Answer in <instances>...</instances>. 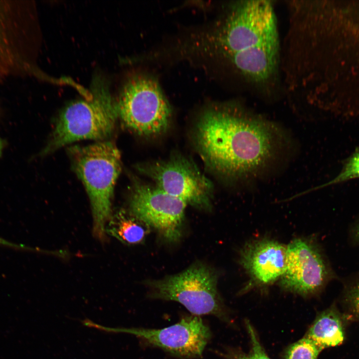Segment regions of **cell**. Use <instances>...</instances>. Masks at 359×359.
<instances>
[{
    "mask_svg": "<svg viewBox=\"0 0 359 359\" xmlns=\"http://www.w3.org/2000/svg\"><path fill=\"white\" fill-rule=\"evenodd\" d=\"M184 45L186 53L218 60L243 92L267 98L283 93L282 45L272 0L229 2L211 28Z\"/></svg>",
    "mask_w": 359,
    "mask_h": 359,
    "instance_id": "cell-1",
    "label": "cell"
},
{
    "mask_svg": "<svg viewBox=\"0 0 359 359\" xmlns=\"http://www.w3.org/2000/svg\"><path fill=\"white\" fill-rule=\"evenodd\" d=\"M193 137L206 166L231 180L255 176L275 157L283 142L275 125L236 102L204 110Z\"/></svg>",
    "mask_w": 359,
    "mask_h": 359,
    "instance_id": "cell-2",
    "label": "cell"
},
{
    "mask_svg": "<svg viewBox=\"0 0 359 359\" xmlns=\"http://www.w3.org/2000/svg\"><path fill=\"white\" fill-rule=\"evenodd\" d=\"M72 166L87 192L93 216V235L105 239V228L113 214L114 189L121 171V154L110 141L68 149Z\"/></svg>",
    "mask_w": 359,
    "mask_h": 359,
    "instance_id": "cell-3",
    "label": "cell"
},
{
    "mask_svg": "<svg viewBox=\"0 0 359 359\" xmlns=\"http://www.w3.org/2000/svg\"><path fill=\"white\" fill-rule=\"evenodd\" d=\"M91 92L90 99L73 101L61 110L43 155L76 141L111 136L118 117L117 101L103 80L96 79Z\"/></svg>",
    "mask_w": 359,
    "mask_h": 359,
    "instance_id": "cell-4",
    "label": "cell"
},
{
    "mask_svg": "<svg viewBox=\"0 0 359 359\" xmlns=\"http://www.w3.org/2000/svg\"><path fill=\"white\" fill-rule=\"evenodd\" d=\"M117 105L124 125L139 135H160L170 124L171 106L151 76L139 74L130 78L122 89Z\"/></svg>",
    "mask_w": 359,
    "mask_h": 359,
    "instance_id": "cell-5",
    "label": "cell"
},
{
    "mask_svg": "<svg viewBox=\"0 0 359 359\" xmlns=\"http://www.w3.org/2000/svg\"><path fill=\"white\" fill-rule=\"evenodd\" d=\"M217 275L207 265H192L184 271L148 281L152 298L178 302L197 316L223 318V303L217 289Z\"/></svg>",
    "mask_w": 359,
    "mask_h": 359,
    "instance_id": "cell-6",
    "label": "cell"
},
{
    "mask_svg": "<svg viewBox=\"0 0 359 359\" xmlns=\"http://www.w3.org/2000/svg\"><path fill=\"white\" fill-rule=\"evenodd\" d=\"M136 167L170 195L200 209L211 208L213 184L187 157L175 153L167 160L141 163Z\"/></svg>",
    "mask_w": 359,
    "mask_h": 359,
    "instance_id": "cell-7",
    "label": "cell"
},
{
    "mask_svg": "<svg viewBox=\"0 0 359 359\" xmlns=\"http://www.w3.org/2000/svg\"><path fill=\"white\" fill-rule=\"evenodd\" d=\"M338 278L315 239H295L287 246L285 270L280 284L283 289L303 296L315 295Z\"/></svg>",
    "mask_w": 359,
    "mask_h": 359,
    "instance_id": "cell-8",
    "label": "cell"
},
{
    "mask_svg": "<svg viewBox=\"0 0 359 359\" xmlns=\"http://www.w3.org/2000/svg\"><path fill=\"white\" fill-rule=\"evenodd\" d=\"M186 203L155 185L134 179L129 196L128 210L163 238L176 242L181 236Z\"/></svg>",
    "mask_w": 359,
    "mask_h": 359,
    "instance_id": "cell-9",
    "label": "cell"
},
{
    "mask_svg": "<svg viewBox=\"0 0 359 359\" xmlns=\"http://www.w3.org/2000/svg\"><path fill=\"white\" fill-rule=\"evenodd\" d=\"M28 1L0 0V83L30 68Z\"/></svg>",
    "mask_w": 359,
    "mask_h": 359,
    "instance_id": "cell-10",
    "label": "cell"
},
{
    "mask_svg": "<svg viewBox=\"0 0 359 359\" xmlns=\"http://www.w3.org/2000/svg\"><path fill=\"white\" fill-rule=\"evenodd\" d=\"M85 326L109 333L131 334L172 354L186 358L202 355L210 337L208 328L197 316L183 318L175 325L160 329L111 328L89 320Z\"/></svg>",
    "mask_w": 359,
    "mask_h": 359,
    "instance_id": "cell-11",
    "label": "cell"
},
{
    "mask_svg": "<svg viewBox=\"0 0 359 359\" xmlns=\"http://www.w3.org/2000/svg\"><path fill=\"white\" fill-rule=\"evenodd\" d=\"M287 247L274 240L262 238L246 244L240 252V263L254 284L270 285L284 274Z\"/></svg>",
    "mask_w": 359,
    "mask_h": 359,
    "instance_id": "cell-12",
    "label": "cell"
},
{
    "mask_svg": "<svg viewBox=\"0 0 359 359\" xmlns=\"http://www.w3.org/2000/svg\"><path fill=\"white\" fill-rule=\"evenodd\" d=\"M349 319L334 303L317 316L304 337L321 351L340 346L345 340L346 327Z\"/></svg>",
    "mask_w": 359,
    "mask_h": 359,
    "instance_id": "cell-13",
    "label": "cell"
},
{
    "mask_svg": "<svg viewBox=\"0 0 359 359\" xmlns=\"http://www.w3.org/2000/svg\"><path fill=\"white\" fill-rule=\"evenodd\" d=\"M150 227L128 210L121 209L112 215L105 231L124 244L134 245L144 241Z\"/></svg>",
    "mask_w": 359,
    "mask_h": 359,
    "instance_id": "cell-14",
    "label": "cell"
},
{
    "mask_svg": "<svg viewBox=\"0 0 359 359\" xmlns=\"http://www.w3.org/2000/svg\"><path fill=\"white\" fill-rule=\"evenodd\" d=\"M340 300L350 319L359 321V272L343 281Z\"/></svg>",
    "mask_w": 359,
    "mask_h": 359,
    "instance_id": "cell-15",
    "label": "cell"
},
{
    "mask_svg": "<svg viewBox=\"0 0 359 359\" xmlns=\"http://www.w3.org/2000/svg\"><path fill=\"white\" fill-rule=\"evenodd\" d=\"M357 179H359V148L344 161L342 170L336 177L328 182L309 191H311Z\"/></svg>",
    "mask_w": 359,
    "mask_h": 359,
    "instance_id": "cell-16",
    "label": "cell"
},
{
    "mask_svg": "<svg viewBox=\"0 0 359 359\" xmlns=\"http://www.w3.org/2000/svg\"><path fill=\"white\" fill-rule=\"evenodd\" d=\"M245 324L251 343L249 352L228 351L224 355L226 359H270L262 347L252 325L247 320Z\"/></svg>",
    "mask_w": 359,
    "mask_h": 359,
    "instance_id": "cell-17",
    "label": "cell"
},
{
    "mask_svg": "<svg viewBox=\"0 0 359 359\" xmlns=\"http://www.w3.org/2000/svg\"><path fill=\"white\" fill-rule=\"evenodd\" d=\"M321 351L312 341L304 337L287 348L284 359H317Z\"/></svg>",
    "mask_w": 359,
    "mask_h": 359,
    "instance_id": "cell-18",
    "label": "cell"
},
{
    "mask_svg": "<svg viewBox=\"0 0 359 359\" xmlns=\"http://www.w3.org/2000/svg\"><path fill=\"white\" fill-rule=\"evenodd\" d=\"M349 239L352 245H359V218L356 219L349 227Z\"/></svg>",
    "mask_w": 359,
    "mask_h": 359,
    "instance_id": "cell-19",
    "label": "cell"
},
{
    "mask_svg": "<svg viewBox=\"0 0 359 359\" xmlns=\"http://www.w3.org/2000/svg\"><path fill=\"white\" fill-rule=\"evenodd\" d=\"M0 245L10 246L12 247H14L15 248H24V246L23 245H16L13 243H12L11 242H9L1 238L0 237Z\"/></svg>",
    "mask_w": 359,
    "mask_h": 359,
    "instance_id": "cell-20",
    "label": "cell"
},
{
    "mask_svg": "<svg viewBox=\"0 0 359 359\" xmlns=\"http://www.w3.org/2000/svg\"><path fill=\"white\" fill-rule=\"evenodd\" d=\"M3 147V143L2 140L0 138V157L2 153Z\"/></svg>",
    "mask_w": 359,
    "mask_h": 359,
    "instance_id": "cell-21",
    "label": "cell"
}]
</instances>
